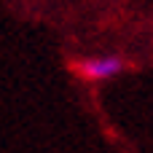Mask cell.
Wrapping results in <instances>:
<instances>
[{"label":"cell","mask_w":153,"mask_h":153,"mask_svg":"<svg viewBox=\"0 0 153 153\" xmlns=\"http://www.w3.org/2000/svg\"><path fill=\"white\" fill-rule=\"evenodd\" d=\"M124 70V62L118 56H94V59H86L81 62V73L89 78V81H102V78H113Z\"/></svg>","instance_id":"6da1fadb"}]
</instances>
